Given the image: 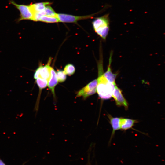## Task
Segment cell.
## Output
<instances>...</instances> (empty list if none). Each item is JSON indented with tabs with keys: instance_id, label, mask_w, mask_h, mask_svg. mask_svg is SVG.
Segmentation results:
<instances>
[{
	"instance_id": "3957f363",
	"label": "cell",
	"mask_w": 165,
	"mask_h": 165,
	"mask_svg": "<svg viewBox=\"0 0 165 165\" xmlns=\"http://www.w3.org/2000/svg\"><path fill=\"white\" fill-rule=\"evenodd\" d=\"M97 13L82 16H76L64 13H57V17L59 22L64 23H76L79 20L92 18Z\"/></svg>"
},
{
	"instance_id": "8fae6325",
	"label": "cell",
	"mask_w": 165,
	"mask_h": 165,
	"mask_svg": "<svg viewBox=\"0 0 165 165\" xmlns=\"http://www.w3.org/2000/svg\"><path fill=\"white\" fill-rule=\"evenodd\" d=\"M52 3L48 2H38L30 5V7L33 13L40 12L44 10L46 6L50 5Z\"/></svg>"
},
{
	"instance_id": "9a60e30c",
	"label": "cell",
	"mask_w": 165,
	"mask_h": 165,
	"mask_svg": "<svg viewBox=\"0 0 165 165\" xmlns=\"http://www.w3.org/2000/svg\"><path fill=\"white\" fill-rule=\"evenodd\" d=\"M75 68L74 66L70 64H67L64 68V71L66 75L71 76L75 72Z\"/></svg>"
},
{
	"instance_id": "30bf717a",
	"label": "cell",
	"mask_w": 165,
	"mask_h": 165,
	"mask_svg": "<svg viewBox=\"0 0 165 165\" xmlns=\"http://www.w3.org/2000/svg\"><path fill=\"white\" fill-rule=\"evenodd\" d=\"M137 121L134 119L120 118V129L126 130L132 127L134 124Z\"/></svg>"
},
{
	"instance_id": "52a82bcc",
	"label": "cell",
	"mask_w": 165,
	"mask_h": 165,
	"mask_svg": "<svg viewBox=\"0 0 165 165\" xmlns=\"http://www.w3.org/2000/svg\"><path fill=\"white\" fill-rule=\"evenodd\" d=\"M112 97L114 99L116 105L119 106H123L126 109L128 108V103L123 97L121 89L116 85L112 93Z\"/></svg>"
},
{
	"instance_id": "9c48e42d",
	"label": "cell",
	"mask_w": 165,
	"mask_h": 165,
	"mask_svg": "<svg viewBox=\"0 0 165 165\" xmlns=\"http://www.w3.org/2000/svg\"><path fill=\"white\" fill-rule=\"evenodd\" d=\"M112 54H110L109 59V64L107 71L104 73V75L107 80L110 83L115 85V80L117 74H114L111 70V65L112 62Z\"/></svg>"
},
{
	"instance_id": "ba28073f",
	"label": "cell",
	"mask_w": 165,
	"mask_h": 165,
	"mask_svg": "<svg viewBox=\"0 0 165 165\" xmlns=\"http://www.w3.org/2000/svg\"><path fill=\"white\" fill-rule=\"evenodd\" d=\"M58 81L56 72L53 68L51 67V76L48 82L47 86L51 91L54 98H55V88L58 83Z\"/></svg>"
},
{
	"instance_id": "277c9868",
	"label": "cell",
	"mask_w": 165,
	"mask_h": 165,
	"mask_svg": "<svg viewBox=\"0 0 165 165\" xmlns=\"http://www.w3.org/2000/svg\"><path fill=\"white\" fill-rule=\"evenodd\" d=\"M97 79H95L89 83L85 86L79 91L77 94L76 97H82L85 99L97 92Z\"/></svg>"
},
{
	"instance_id": "6da1fadb",
	"label": "cell",
	"mask_w": 165,
	"mask_h": 165,
	"mask_svg": "<svg viewBox=\"0 0 165 165\" xmlns=\"http://www.w3.org/2000/svg\"><path fill=\"white\" fill-rule=\"evenodd\" d=\"M98 69L97 92L101 99H110L112 97L115 85L109 82L104 75L102 59H101L98 63Z\"/></svg>"
},
{
	"instance_id": "e0dca14e",
	"label": "cell",
	"mask_w": 165,
	"mask_h": 165,
	"mask_svg": "<svg viewBox=\"0 0 165 165\" xmlns=\"http://www.w3.org/2000/svg\"><path fill=\"white\" fill-rule=\"evenodd\" d=\"M0 165H6L0 158Z\"/></svg>"
},
{
	"instance_id": "4fadbf2b",
	"label": "cell",
	"mask_w": 165,
	"mask_h": 165,
	"mask_svg": "<svg viewBox=\"0 0 165 165\" xmlns=\"http://www.w3.org/2000/svg\"><path fill=\"white\" fill-rule=\"evenodd\" d=\"M40 21L47 23H55L59 22L57 17L43 16L40 18Z\"/></svg>"
},
{
	"instance_id": "2e32d148",
	"label": "cell",
	"mask_w": 165,
	"mask_h": 165,
	"mask_svg": "<svg viewBox=\"0 0 165 165\" xmlns=\"http://www.w3.org/2000/svg\"><path fill=\"white\" fill-rule=\"evenodd\" d=\"M58 82L62 83L64 82L67 78L66 74L62 70H58L56 72Z\"/></svg>"
},
{
	"instance_id": "5b68a950",
	"label": "cell",
	"mask_w": 165,
	"mask_h": 165,
	"mask_svg": "<svg viewBox=\"0 0 165 165\" xmlns=\"http://www.w3.org/2000/svg\"><path fill=\"white\" fill-rule=\"evenodd\" d=\"M52 61L50 58L49 59L47 64L45 66L40 65L35 70L34 75L35 79L38 78L47 80L48 82L51 76V67L50 64Z\"/></svg>"
},
{
	"instance_id": "7a4b0ae2",
	"label": "cell",
	"mask_w": 165,
	"mask_h": 165,
	"mask_svg": "<svg viewBox=\"0 0 165 165\" xmlns=\"http://www.w3.org/2000/svg\"><path fill=\"white\" fill-rule=\"evenodd\" d=\"M92 24L95 32L103 39L105 40L109 30V14L95 18Z\"/></svg>"
},
{
	"instance_id": "8992f818",
	"label": "cell",
	"mask_w": 165,
	"mask_h": 165,
	"mask_svg": "<svg viewBox=\"0 0 165 165\" xmlns=\"http://www.w3.org/2000/svg\"><path fill=\"white\" fill-rule=\"evenodd\" d=\"M11 3L15 6L20 12V20H32L34 13L32 10L30 5H20L16 3L13 1H10Z\"/></svg>"
},
{
	"instance_id": "7c38bea8",
	"label": "cell",
	"mask_w": 165,
	"mask_h": 165,
	"mask_svg": "<svg viewBox=\"0 0 165 165\" xmlns=\"http://www.w3.org/2000/svg\"><path fill=\"white\" fill-rule=\"evenodd\" d=\"M108 116L113 131L112 135H113L116 130L120 129V118L113 117L110 115H108Z\"/></svg>"
},
{
	"instance_id": "5bb4252c",
	"label": "cell",
	"mask_w": 165,
	"mask_h": 165,
	"mask_svg": "<svg viewBox=\"0 0 165 165\" xmlns=\"http://www.w3.org/2000/svg\"><path fill=\"white\" fill-rule=\"evenodd\" d=\"M44 15L57 17V13L54 11L50 5H48L46 6L44 10Z\"/></svg>"
}]
</instances>
